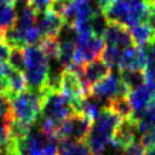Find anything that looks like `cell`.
I'll return each mask as SVG.
<instances>
[{"label":"cell","mask_w":155,"mask_h":155,"mask_svg":"<svg viewBox=\"0 0 155 155\" xmlns=\"http://www.w3.org/2000/svg\"><path fill=\"white\" fill-rule=\"evenodd\" d=\"M25 54V80L28 88L36 92H42L46 87L48 78V59L39 46L24 47Z\"/></svg>","instance_id":"cell-1"},{"label":"cell","mask_w":155,"mask_h":155,"mask_svg":"<svg viewBox=\"0 0 155 155\" xmlns=\"http://www.w3.org/2000/svg\"><path fill=\"white\" fill-rule=\"evenodd\" d=\"M42 97L44 91L36 92L27 88L25 91L11 98V111L13 119L24 121L30 125L35 122L41 115Z\"/></svg>","instance_id":"cell-2"},{"label":"cell","mask_w":155,"mask_h":155,"mask_svg":"<svg viewBox=\"0 0 155 155\" xmlns=\"http://www.w3.org/2000/svg\"><path fill=\"white\" fill-rule=\"evenodd\" d=\"M73 113H76L74 107L61 91H50L47 88H44L41 119L51 120L59 124Z\"/></svg>","instance_id":"cell-3"},{"label":"cell","mask_w":155,"mask_h":155,"mask_svg":"<svg viewBox=\"0 0 155 155\" xmlns=\"http://www.w3.org/2000/svg\"><path fill=\"white\" fill-rule=\"evenodd\" d=\"M75 42H76V50H75L73 64L78 67H84L86 63L99 58L105 47L103 38L96 36L92 31L78 33Z\"/></svg>","instance_id":"cell-4"},{"label":"cell","mask_w":155,"mask_h":155,"mask_svg":"<svg viewBox=\"0 0 155 155\" xmlns=\"http://www.w3.org/2000/svg\"><path fill=\"white\" fill-rule=\"evenodd\" d=\"M93 121L81 113H73L65 120H63L57 130V139L71 138L75 140H86Z\"/></svg>","instance_id":"cell-5"},{"label":"cell","mask_w":155,"mask_h":155,"mask_svg":"<svg viewBox=\"0 0 155 155\" xmlns=\"http://www.w3.org/2000/svg\"><path fill=\"white\" fill-rule=\"evenodd\" d=\"M128 92L130 90L122 82V80L120 79V75L114 74L113 71L108 76H105L97 84H94L90 90L91 94L98 97L99 99L107 103L115 97H127Z\"/></svg>","instance_id":"cell-6"},{"label":"cell","mask_w":155,"mask_h":155,"mask_svg":"<svg viewBox=\"0 0 155 155\" xmlns=\"http://www.w3.org/2000/svg\"><path fill=\"white\" fill-rule=\"evenodd\" d=\"M61 92L71 103V105L74 107L76 113H78V109H79L81 99L88 93L85 90L79 74L73 71V70H70V69H64L63 73H62Z\"/></svg>","instance_id":"cell-7"},{"label":"cell","mask_w":155,"mask_h":155,"mask_svg":"<svg viewBox=\"0 0 155 155\" xmlns=\"http://www.w3.org/2000/svg\"><path fill=\"white\" fill-rule=\"evenodd\" d=\"M127 98L133 111L131 119H133L134 121H139L143 117L148 105L155 98V87L144 84L143 86L130 91Z\"/></svg>","instance_id":"cell-8"},{"label":"cell","mask_w":155,"mask_h":155,"mask_svg":"<svg viewBox=\"0 0 155 155\" xmlns=\"http://www.w3.org/2000/svg\"><path fill=\"white\" fill-rule=\"evenodd\" d=\"M110 73H111V68L103 59L97 58L92 62L86 63L82 67V70L79 74V76L81 79L85 90L90 93L91 87L102 79H104L105 76H108Z\"/></svg>","instance_id":"cell-9"},{"label":"cell","mask_w":155,"mask_h":155,"mask_svg":"<svg viewBox=\"0 0 155 155\" xmlns=\"http://www.w3.org/2000/svg\"><path fill=\"white\" fill-rule=\"evenodd\" d=\"M121 120L122 119L117 116L115 113H113L109 108H104L97 116V119L93 121L91 132L107 139L108 142H111L114 132L121 122Z\"/></svg>","instance_id":"cell-10"},{"label":"cell","mask_w":155,"mask_h":155,"mask_svg":"<svg viewBox=\"0 0 155 155\" xmlns=\"http://www.w3.org/2000/svg\"><path fill=\"white\" fill-rule=\"evenodd\" d=\"M63 25H64L63 18L50 10L36 15L35 27L38 28L41 38H45V36L58 38Z\"/></svg>","instance_id":"cell-11"},{"label":"cell","mask_w":155,"mask_h":155,"mask_svg":"<svg viewBox=\"0 0 155 155\" xmlns=\"http://www.w3.org/2000/svg\"><path fill=\"white\" fill-rule=\"evenodd\" d=\"M103 40L108 45L116 46L121 50L133 45V40H132L128 28L122 24L111 23V22H109L108 24V28L103 35Z\"/></svg>","instance_id":"cell-12"},{"label":"cell","mask_w":155,"mask_h":155,"mask_svg":"<svg viewBox=\"0 0 155 155\" xmlns=\"http://www.w3.org/2000/svg\"><path fill=\"white\" fill-rule=\"evenodd\" d=\"M138 136V130H137V121L133 119H122L119 126L116 127L111 143L124 150L127 145L137 140Z\"/></svg>","instance_id":"cell-13"},{"label":"cell","mask_w":155,"mask_h":155,"mask_svg":"<svg viewBox=\"0 0 155 155\" xmlns=\"http://www.w3.org/2000/svg\"><path fill=\"white\" fill-rule=\"evenodd\" d=\"M145 67H147V53L144 47L132 45L122 50L119 70L121 69L143 70Z\"/></svg>","instance_id":"cell-14"},{"label":"cell","mask_w":155,"mask_h":155,"mask_svg":"<svg viewBox=\"0 0 155 155\" xmlns=\"http://www.w3.org/2000/svg\"><path fill=\"white\" fill-rule=\"evenodd\" d=\"M128 30L132 36L133 44H136V46H139V47H145L155 34V31L151 29L148 22L138 23L131 27Z\"/></svg>","instance_id":"cell-15"},{"label":"cell","mask_w":155,"mask_h":155,"mask_svg":"<svg viewBox=\"0 0 155 155\" xmlns=\"http://www.w3.org/2000/svg\"><path fill=\"white\" fill-rule=\"evenodd\" d=\"M6 79L8 81V97L10 98H13L18 93H21L28 88L25 75L18 70L12 69L11 67L6 74Z\"/></svg>","instance_id":"cell-16"},{"label":"cell","mask_w":155,"mask_h":155,"mask_svg":"<svg viewBox=\"0 0 155 155\" xmlns=\"http://www.w3.org/2000/svg\"><path fill=\"white\" fill-rule=\"evenodd\" d=\"M120 79L122 82L128 87L130 91L138 88L145 84L144 73L142 70H134V69H121L119 71Z\"/></svg>","instance_id":"cell-17"},{"label":"cell","mask_w":155,"mask_h":155,"mask_svg":"<svg viewBox=\"0 0 155 155\" xmlns=\"http://www.w3.org/2000/svg\"><path fill=\"white\" fill-rule=\"evenodd\" d=\"M113 113H115L121 119H131L132 117V107L128 102L127 97H115L108 102V107Z\"/></svg>","instance_id":"cell-18"},{"label":"cell","mask_w":155,"mask_h":155,"mask_svg":"<svg viewBox=\"0 0 155 155\" xmlns=\"http://www.w3.org/2000/svg\"><path fill=\"white\" fill-rule=\"evenodd\" d=\"M47 59L50 61H57L58 59V53H59V42L58 38H52V36H45L40 40L38 45Z\"/></svg>","instance_id":"cell-19"},{"label":"cell","mask_w":155,"mask_h":155,"mask_svg":"<svg viewBox=\"0 0 155 155\" xmlns=\"http://www.w3.org/2000/svg\"><path fill=\"white\" fill-rule=\"evenodd\" d=\"M121 54H122V50L116 47V46H111L108 45L104 47L103 52H102V59L110 67V68H117L120 65V61H121Z\"/></svg>","instance_id":"cell-20"},{"label":"cell","mask_w":155,"mask_h":155,"mask_svg":"<svg viewBox=\"0 0 155 155\" xmlns=\"http://www.w3.org/2000/svg\"><path fill=\"white\" fill-rule=\"evenodd\" d=\"M8 65L24 74L27 64H25V54H24V48L21 47H12L10 57H8Z\"/></svg>","instance_id":"cell-21"},{"label":"cell","mask_w":155,"mask_h":155,"mask_svg":"<svg viewBox=\"0 0 155 155\" xmlns=\"http://www.w3.org/2000/svg\"><path fill=\"white\" fill-rule=\"evenodd\" d=\"M17 19V11L13 5L0 4V27L7 29L15 24Z\"/></svg>","instance_id":"cell-22"},{"label":"cell","mask_w":155,"mask_h":155,"mask_svg":"<svg viewBox=\"0 0 155 155\" xmlns=\"http://www.w3.org/2000/svg\"><path fill=\"white\" fill-rule=\"evenodd\" d=\"M109 21L107 19V17L104 16L103 12H98L94 13L91 18V30L96 36L103 38L107 28H108Z\"/></svg>","instance_id":"cell-23"},{"label":"cell","mask_w":155,"mask_h":155,"mask_svg":"<svg viewBox=\"0 0 155 155\" xmlns=\"http://www.w3.org/2000/svg\"><path fill=\"white\" fill-rule=\"evenodd\" d=\"M71 4H73V0H52L50 11L63 17V15L68 11V8L71 6Z\"/></svg>","instance_id":"cell-24"},{"label":"cell","mask_w":155,"mask_h":155,"mask_svg":"<svg viewBox=\"0 0 155 155\" xmlns=\"http://www.w3.org/2000/svg\"><path fill=\"white\" fill-rule=\"evenodd\" d=\"M52 0H29V6L35 11V13H42L50 10Z\"/></svg>","instance_id":"cell-25"},{"label":"cell","mask_w":155,"mask_h":155,"mask_svg":"<svg viewBox=\"0 0 155 155\" xmlns=\"http://www.w3.org/2000/svg\"><path fill=\"white\" fill-rule=\"evenodd\" d=\"M144 147L139 140H134L124 149L122 155H144Z\"/></svg>","instance_id":"cell-26"},{"label":"cell","mask_w":155,"mask_h":155,"mask_svg":"<svg viewBox=\"0 0 155 155\" xmlns=\"http://www.w3.org/2000/svg\"><path fill=\"white\" fill-rule=\"evenodd\" d=\"M140 143L147 149L155 148V128H151L147 133L140 136Z\"/></svg>","instance_id":"cell-27"},{"label":"cell","mask_w":155,"mask_h":155,"mask_svg":"<svg viewBox=\"0 0 155 155\" xmlns=\"http://www.w3.org/2000/svg\"><path fill=\"white\" fill-rule=\"evenodd\" d=\"M143 73L145 78V84L155 87V64H147Z\"/></svg>","instance_id":"cell-28"},{"label":"cell","mask_w":155,"mask_h":155,"mask_svg":"<svg viewBox=\"0 0 155 155\" xmlns=\"http://www.w3.org/2000/svg\"><path fill=\"white\" fill-rule=\"evenodd\" d=\"M144 48L147 53V64H155V34Z\"/></svg>","instance_id":"cell-29"},{"label":"cell","mask_w":155,"mask_h":155,"mask_svg":"<svg viewBox=\"0 0 155 155\" xmlns=\"http://www.w3.org/2000/svg\"><path fill=\"white\" fill-rule=\"evenodd\" d=\"M11 50H12V47L5 40H1L0 41V61H2V62L8 61Z\"/></svg>","instance_id":"cell-30"},{"label":"cell","mask_w":155,"mask_h":155,"mask_svg":"<svg viewBox=\"0 0 155 155\" xmlns=\"http://www.w3.org/2000/svg\"><path fill=\"white\" fill-rule=\"evenodd\" d=\"M8 69H10L8 63L0 61V76H6V74H7Z\"/></svg>","instance_id":"cell-31"},{"label":"cell","mask_w":155,"mask_h":155,"mask_svg":"<svg viewBox=\"0 0 155 155\" xmlns=\"http://www.w3.org/2000/svg\"><path fill=\"white\" fill-rule=\"evenodd\" d=\"M15 5L27 6V5H29V0H15Z\"/></svg>","instance_id":"cell-32"},{"label":"cell","mask_w":155,"mask_h":155,"mask_svg":"<svg viewBox=\"0 0 155 155\" xmlns=\"http://www.w3.org/2000/svg\"><path fill=\"white\" fill-rule=\"evenodd\" d=\"M144 155H155V148H149L144 153Z\"/></svg>","instance_id":"cell-33"},{"label":"cell","mask_w":155,"mask_h":155,"mask_svg":"<svg viewBox=\"0 0 155 155\" xmlns=\"http://www.w3.org/2000/svg\"><path fill=\"white\" fill-rule=\"evenodd\" d=\"M5 30L6 29H4L2 27H0V41L1 40H5Z\"/></svg>","instance_id":"cell-34"},{"label":"cell","mask_w":155,"mask_h":155,"mask_svg":"<svg viewBox=\"0 0 155 155\" xmlns=\"http://www.w3.org/2000/svg\"><path fill=\"white\" fill-rule=\"evenodd\" d=\"M7 155H16V154H7Z\"/></svg>","instance_id":"cell-35"}]
</instances>
